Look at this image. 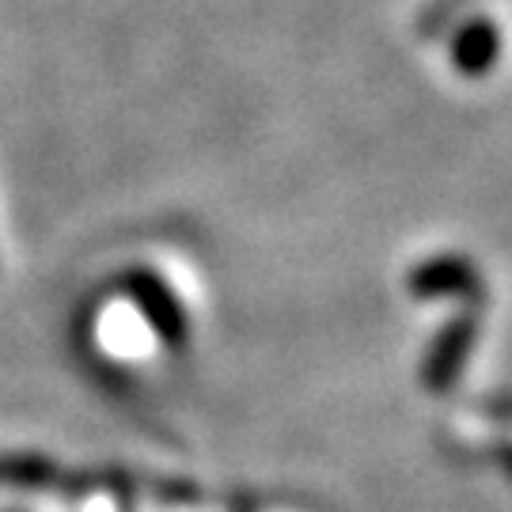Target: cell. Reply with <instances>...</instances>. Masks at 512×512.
Wrapping results in <instances>:
<instances>
[{"label":"cell","instance_id":"1","mask_svg":"<svg viewBox=\"0 0 512 512\" xmlns=\"http://www.w3.org/2000/svg\"><path fill=\"white\" fill-rule=\"evenodd\" d=\"M478 338V323L475 315H456L448 327L433 338V346L425 353V368H421V380L429 391H444L459 380V372L467 365L471 349H475Z\"/></svg>","mask_w":512,"mask_h":512},{"label":"cell","instance_id":"2","mask_svg":"<svg viewBox=\"0 0 512 512\" xmlns=\"http://www.w3.org/2000/svg\"><path fill=\"white\" fill-rule=\"evenodd\" d=\"M482 285L478 270L463 255H437L421 262L406 277V289L418 300H444V296H471Z\"/></svg>","mask_w":512,"mask_h":512}]
</instances>
